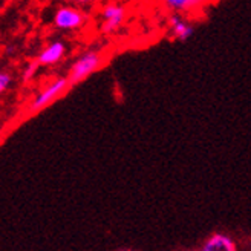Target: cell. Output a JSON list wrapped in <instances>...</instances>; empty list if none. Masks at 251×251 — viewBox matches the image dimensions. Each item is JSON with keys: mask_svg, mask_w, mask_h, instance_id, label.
<instances>
[{"mask_svg": "<svg viewBox=\"0 0 251 251\" xmlns=\"http://www.w3.org/2000/svg\"><path fill=\"white\" fill-rule=\"evenodd\" d=\"M198 251H239V247L230 234L215 233L207 237Z\"/></svg>", "mask_w": 251, "mask_h": 251, "instance_id": "obj_6", "label": "cell"}, {"mask_svg": "<svg viewBox=\"0 0 251 251\" xmlns=\"http://www.w3.org/2000/svg\"><path fill=\"white\" fill-rule=\"evenodd\" d=\"M164 6L175 14L190 16L204 8L205 0H162Z\"/></svg>", "mask_w": 251, "mask_h": 251, "instance_id": "obj_7", "label": "cell"}, {"mask_svg": "<svg viewBox=\"0 0 251 251\" xmlns=\"http://www.w3.org/2000/svg\"><path fill=\"white\" fill-rule=\"evenodd\" d=\"M120 251H135V250H120Z\"/></svg>", "mask_w": 251, "mask_h": 251, "instance_id": "obj_13", "label": "cell"}, {"mask_svg": "<svg viewBox=\"0 0 251 251\" xmlns=\"http://www.w3.org/2000/svg\"><path fill=\"white\" fill-rule=\"evenodd\" d=\"M54 23L58 29H65V31L78 29L84 23V14L77 8L63 6L55 12Z\"/></svg>", "mask_w": 251, "mask_h": 251, "instance_id": "obj_3", "label": "cell"}, {"mask_svg": "<svg viewBox=\"0 0 251 251\" xmlns=\"http://www.w3.org/2000/svg\"><path fill=\"white\" fill-rule=\"evenodd\" d=\"M101 17H103V32L112 34L117 29L121 28V25L126 20V9L118 5V3H110L106 5L101 11Z\"/></svg>", "mask_w": 251, "mask_h": 251, "instance_id": "obj_5", "label": "cell"}, {"mask_svg": "<svg viewBox=\"0 0 251 251\" xmlns=\"http://www.w3.org/2000/svg\"><path fill=\"white\" fill-rule=\"evenodd\" d=\"M68 86H69L68 78H57V80H54L42 94H39V95L35 97V100L31 104V112H37V110L46 107L48 104H51L52 101H55V100L68 89Z\"/></svg>", "mask_w": 251, "mask_h": 251, "instance_id": "obj_2", "label": "cell"}, {"mask_svg": "<svg viewBox=\"0 0 251 251\" xmlns=\"http://www.w3.org/2000/svg\"><path fill=\"white\" fill-rule=\"evenodd\" d=\"M247 247H248V251H251V239L247 242Z\"/></svg>", "mask_w": 251, "mask_h": 251, "instance_id": "obj_12", "label": "cell"}, {"mask_svg": "<svg viewBox=\"0 0 251 251\" xmlns=\"http://www.w3.org/2000/svg\"><path fill=\"white\" fill-rule=\"evenodd\" d=\"M74 2H77V3H80V5H84V3H91V2H94V0H74Z\"/></svg>", "mask_w": 251, "mask_h": 251, "instance_id": "obj_11", "label": "cell"}, {"mask_svg": "<svg viewBox=\"0 0 251 251\" xmlns=\"http://www.w3.org/2000/svg\"><path fill=\"white\" fill-rule=\"evenodd\" d=\"M11 84V75L6 72H0V94L5 92Z\"/></svg>", "mask_w": 251, "mask_h": 251, "instance_id": "obj_9", "label": "cell"}, {"mask_svg": "<svg viewBox=\"0 0 251 251\" xmlns=\"http://www.w3.org/2000/svg\"><path fill=\"white\" fill-rule=\"evenodd\" d=\"M37 66H39V63L34 61V63H31V65H29L26 69H25V72H23V80H25V81H28V80L32 78V75H34L35 71H37Z\"/></svg>", "mask_w": 251, "mask_h": 251, "instance_id": "obj_10", "label": "cell"}, {"mask_svg": "<svg viewBox=\"0 0 251 251\" xmlns=\"http://www.w3.org/2000/svg\"><path fill=\"white\" fill-rule=\"evenodd\" d=\"M101 55L95 51L86 52L80 58L75 60V63L71 66V71L68 74V81L69 84H77L83 80H86L92 72H95L100 66H101Z\"/></svg>", "mask_w": 251, "mask_h": 251, "instance_id": "obj_1", "label": "cell"}, {"mask_svg": "<svg viewBox=\"0 0 251 251\" xmlns=\"http://www.w3.org/2000/svg\"><path fill=\"white\" fill-rule=\"evenodd\" d=\"M65 51H66V48L61 42H52L51 45H48L45 48V51L39 55L37 63H39V65H43V66L55 65V63H58L63 58Z\"/></svg>", "mask_w": 251, "mask_h": 251, "instance_id": "obj_8", "label": "cell"}, {"mask_svg": "<svg viewBox=\"0 0 251 251\" xmlns=\"http://www.w3.org/2000/svg\"><path fill=\"white\" fill-rule=\"evenodd\" d=\"M167 28L172 39L178 42H187L195 34V25L188 22L185 16L175 14V12H172V16L169 17Z\"/></svg>", "mask_w": 251, "mask_h": 251, "instance_id": "obj_4", "label": "cell"}]
</instances>
